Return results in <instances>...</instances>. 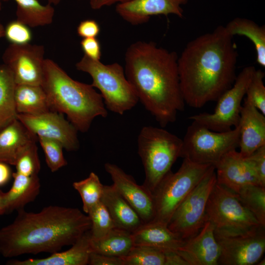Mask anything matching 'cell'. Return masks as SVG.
Returning <instances> with one entry per match:
<instances>
[{"instance_id": "obj_27", "label": "cell", "mask_w": 265, "mask_h": 265, "mask_svg": "<svg viewBox=\"0 0 265 265\" xmlns=\"http://www.w3.org/2000/svg\"><path fill=\"white\" fill-rule=\"evenodd\" d=\"M225 28L232 36L242 35L248 38L253 43L257 55V63L265 66V28L254 21L244 18H235L229 22Z\"/></svg>"}, {"instance_id": "obj_26", "label": "cell", "mask_w": 265, "mask_h": 265, "mask_svg": "<svg viewBox=\"0 0 265 265\" xmlns=\"http://www.w3.org/2000/svg\"><path fill=\"white\" fill-rule=\"evenodd\" d=\"M132 233L116 227L103 238L90 239L92 252L122 257L134 246Z\"/></svg>"}, {"instance_id": "obj_36", "label": "cell", "mask_w": 265, "mask_h": 265, "mask_svg": "<svg viewBox=\"0 0 265 265\" xmlns=\"http://www.w3.org/2000/svg\"><path fill=\"white\" fill-rule=\"evenodd\" d=\"M17 172L26 175H38L40 162L36 142L27 148L19 157L15 165Z\"/></svg>"}, {"instance_id": "obj_13", "label": "cell", "mask_w": 265, "mask_h": 265, "mask_svg": "<svg viewBox=\"0 0 265 265\" xmlns=\"http://www.w3.org/2000/svg\"><path fill=\"white\" fill-rule=\"evenodd\" d=\"M17 118L37 137L56 140L68 151L80 147L78 130L62 113L51 110L37 115L17 114Z\"/></svg>"}, {"instance_id": "obj_11", "label": "cell", "mask_w": 265, "mask_h": 265, "mask_svg": "<svg viewBox=\"0 0 265 265\" xmlns=\"http://www.w3.org/2000/svg\"><path fill=\"white\" fill-rule=\"evenodd\" d=\"M216 183L213 167L188 194L176 209L168 228L184 240L195 236L207 221L206 208L211 191Z\"/></svg>"}, {"instance_id": "obj_38", "label": "cell", "mask_w": 265, "mask_h": 265, "mask_svg": "<svg viewBox=\"0 0 265 265\" xmlns=\"http://www.w3.org/2000/svg\"><path fill=\"white\" fill-rule=\"evenodd\" d=\"M244 158L255 172L260 186L265 187V145Z\"/></svg>"}, {"instance_id": "obj_8", "label": "cell", "mask_w": 265, "mask_h": 265, "mask_svg": "<svg viewBox=\"0 0 265 265\" xmlns=\"http://www.w3.org/2000/svg\"><path fill=\"white\" fill-rule=\"evenodd\" d=\"M213 167L184 158L178 170L169 172L153 192L155 214L152 221L168 224L178 207Z\"/></svg>"}, {"instance_id": "obj_15", "label": "cell", "mask_w": 265, "mask_h": 265, "mask_svg": "<svg viewBox=\"0 0 265 265\" xmlns=\"http://www.w3.org/2000/svg\"><path fill=\"white\" fill-rule=\"evenodd\" d=\"M104 167L113 186L136 212L143 223L152 221L155 214L153 193L143 185H138L132 176L117 165L108 162Z\"/></svg>"}, {"instance_id": "obj_24", "label": "cell", "mask_w": 265, "mask_h": 265, "mask_svg": "<svg viewBox=\"0 0 265 265\" xmlns=\"http://www.w3.org/2000/svg\"><path fill=\"white\" fill-rule=\"evenodd\" d=\"M12 176L13 185L6 192L7 212L24 209L25 205L34 200L40 189L38 175L26 176L16 172Z\"/></svg>"}, {"instance_id": "obj_34", "label": "cell", "mask_w": 265, "mask_h": 265, "mask_svg": "<svg viewBox=\"0 0 265 265\" xmlns=\"http://www.w3.org/2000/svg\"><path fill=\"white\" fill-rule=\"evenodd\" d=\"M44 151L48 166L53 172L67 164L63 154L62 145L58 141L44 137H37Z\"/></svg>"}, {"instance_id": "obj_46", "label": "cell", "mask_w": 265, "mask_h": 265, "mask_svg": "<svg viewBox=\"0 0 265 265\" xmlns=\"http://www.w3.org/2000/svg\"><path fill=\"white\" fill-rule=\"evenodd\" d=\"M4 37V27L0 21V38Z\"/></svg>"}, {"instance_id": "obj_23", "label": "cell", "mask_w": 265, "mask_h": 265, "mask_svg": "<svg viewBox=\"0 0 265 265\" xmlns=\"http://www.w3.org/2000/svg\"><path fill=\"white\" fill-rule=\"evenodd\" d=\"M101 201L107 209L116 227L132 233L144 224L136 212L113 185H104Z\"/></svg>"}, {"instance_id": "obj_7", "label": "cell", "mask_w": 265, "mask_h": 265, "mask_svg": "<svg viewBox=\"0 0 265 265\" xmlns=\"http://www.w3.org/2000/svg\"><path fill=\"white\" fill-rule=\"evenodd\" d=\"M76 67L91 76V85L100 91L106 107L110 111L123 115L139 101L124 68L119 63L105 64L84 55Z\"/></svg>"}, {"instance_id": "obj_2", "label": "cell", "mask_w": 265, "mask_h": 265, "mask_svg": "<svg viewBox=\"0 0 265 265\" xmlns=\"http://www.w3.org/2000/svg\"><path fill=\"white\" fill-rule=\"evenodd\" d=\"M176 53L153 42L138 41L125 54V73L145 109L162 128L185 109Z\"/></svg>"}, {"instance_id": "obj_6", "label": "cell", "mask_w": 265, "mask_h": 265, "mask_svg": "<svg viewBox=\"0 0 265 265\" xmlns=\"http://www.w3.org/2000/svg\"><path fill=\"white\" fill-rule=\"evenodd\" d=\"M206 215L207 221L213 225L215 237L244 236L265 228L235 193L217 183L209 195Z\"/></svg>"}, {"instance_id": "obj_40", "label": "cell", "mask_w": 265, "mask_h": 265, "mask_svg": "<svg viewBox=\"0 0 265 265\" xmlns=\"http://www.w3.org/2000/svg\"><path fill=\"white\" fill-rule=\"evenodd\" d=\"M77 31L79 36L83 38H96L100 33V27L94 20H85L79 24Z\"/></svg>"}, {"instance_id": "obj_49", "label": "cell", "mask_w": 265, "mask_h": 265, "mask_svg": "<svg viewBox=\"0 0 265 265\" xmlns=\"http://www.w3.org/2000/svg\"><path fill=\"white\" fill-rule=\"evenodd\" d=\"M2 1H3V0H0V11H1L2 8Z\"/></svg>"}, {"instance_id": "obj_47", "label": "cell", "mask_w": 265, "mask_h": 265, "mask_svg": "<svg viewBox=\"0 0 265 265\" xmlns=\"http://www.w3.org/2000/svg\"><path fill=\"white\" fill-rule=\"evenodd\" d=\"M48 3L51 4L57 5L63 0H46Z\"/></svg>"}, {"instance_id": "obj_3", "label": "cell", "mask_w": 265, "mask_h": 265, "mask_svg": "<svg viewBox=\"0 0 265 265\" xmlns=\"http://www.w3.org/2000/svg\"><path fill=\"white\" fill-rule=\"evenodd\" d=\"M88 215L77 208L50 206L38 212L18 210L14 220L0 229V254L53 253L72 245L90 230Z\"/></svg>"}, {"instance_id": "obj_48", "label": "cell", "mask_w": 265, "mask_h": 265, "mask_svg": "<svg viewBox=\"0 0 265 265\" xmlns=\"http://www.w3.org/2000/svg\"><path fill=\"white\" fill-rule=\"evenodd\" d=\"M259 264H258V265H265V259L264 260H262L261 262L259 261V262L258 263Z\"/></svg>"}, {"instance_id": "obj_22", "label": "cell", "mask_w": 265, "mask_h": 265, "mask_svg": "<svg viewBox=\"0 0 265 265\" xmlns=\"http://www.w3.org/2000/svg\"><path fill=\"white\" fill-rule=\"evenodd\" d=\"M134 245H145L163 251H177L185 240L172 232L167 224L151 221L143 224L132 233Z\"/></svg>"}, {"instance_id": "obj_17", "label": "cell", "mask_w": 265, "mask_h": 265, "mask_svg": "<svg viewBox=\"0 0 265 265\" xmlns=\"http://www.w3.org/2000/svg\"><path fill=\"white\" fill-rule=\"evenodd\" d=\"M187 0H130L118 3L117 13L127 22L136 25L143 24L154 15L174 14L183 17L181 6Z\"/></svg>"}, {"instance_id": "obj_25", "label": "cell", "mask_w": 265, "mask_h": 265, "mask_svg": "<svg viewBox=\"0 0 265 265\" xmlns=\"http://www.w3.org/2000/svg\"><path fill=\"white\" fill-rule=\"evenodd\" d=\"M14 101L17 114L37 115L51 110L41 85L16 84Z\"/></svg>"}, {"instance_id": "obj_5", "label": "cell", "mask_w": 265, "mask_h": 265, "mask_svg": "<svg viewBox=\"0 0 265 265\" xmlns=\"http://www.w3.org/2000/svg\"><path fill=\"white\" fill-rule=\"evenodd\" d=\"M182 139L162 128L143 127L137 138L138 154L145 178L143 185L152 193L179 157Z\"/></svg>"}, {"instance_id": "obj_1", "label": "cell", "mask_w": 265, "mask_h": 265, "mask_svg": "<svg viewBox=\"0 0 265 265\" xmlns=\"http://www.w3.org/2000/svg\"><path fill=\"white\" fill-rule=\"evenodd\" d=\"M233 37L219 26L190 41L178 58L182 95L190 107L216 101L234 84L238 53Z\"/></svg>"}, {"instance_id": "obj_43", "label": "cell", "mask_w": 265, "mask_h": 265, "mask_svg": "<svg viewBox=\"0 0 265 265\" xmlns=\"http://www.w3.org/2000/svg\"><path fill=\"white\" fill-rule=\"evenodd\" d=\"M12 176L7 163L0 161V186L5 185Z\"/></svg>"}, {"instance_id": "obj_33", "label": "cell", "mask_w": 265, "mask_h": 265, "mask_svg": "<svg viewBox=\"0 0 265 265\" xmlns=\"http://www.w3.org/2000/svg\"><path fill=\"white\" fill-rule=\"evenodd\" d=\"M91 222L90 232L92 238L99 239L116 227L108 211L100 201L87 213Z\"/></svg>"}, {"instance_id": "obj_39", "label": "cell", "mask_w": 265, "mask_h": 265, "mask_svg": "<svg viewBox=\"0 0 265 265\" xmlns=\"http://www.w3.org/2000/svg\"><path fill=\"white\" fill-rule=\"evenodd\" d=\"M80 46L85 55L92 59L100 60L102 55L101 47L96 38H83Z\"/></svg>"}, {"instance_id": "obj_16", "label": "cell", "mask_w": 265, "mask_h": 265, "mask_svg": "<svg viewBox=\"0 0 265 265\" xmlns=\"http://www.w3.org/2000/svg\"><path fill=\"white\" fill-rule=\"evenodd\" d=\"M214 166L216 183L234 193L248 186H260L251 165L236 150L226 153Z\"/></svg>"}, {"instance_id": "obj_18", "label": "cell", "mask_w": 265, "mask_h": 265, "mask_svg": "<svg viewBox=\"0 0 265 265\" xmlns=\"http://www.w3.org/2000/svg\"><path fill=\"white\" fill-rule=\"evenodd\" d=\"M188 265H218L220 250L212 224L207 221L194 236L177 251Z\"/></svg>"}, {"instance_id": "obj_28", "label": "cell", "mask_w": 265, "mask_h": 265, "mask_svg": "<svg viewBox=\"0 0 265 265\" xmlns=\"http://www.w3.org/2000/svg\"><path fill=\"white\" fill-rule=\"evenodd\" d=\"M14 0L17 4L16 20L29 27L45 26L53 22L54 9L52 4L43 5L38 0Z\"/></svg>"}, {"instance_id": "obj_45", "label": "cell", "mask_w": 265, "mask_h": 265, "mask_svg": "<svg viewBox=\"0 0 265 265\" xmlns=\"http://www.w3.org/2000/svg\"><path fill=\"white\" fill-rule=\"evenodd\" d=\"M6 212V192L0 190V215Z\"/></svg>"}, {"instance_id": "obj_37", "label": "cell", "mask_w": 265, "mask_h": 265, "mask_svg": "<svg viewBox=\"0 0 265 265\" xmlns=\"http://www.w3.org/2000/svg\"><path fill=\"white\" fill-rule=\"evenodd\" d=\"M4 37L11 44L23 45L30 43L32 34L28 26L16 20L4 27Z\"/></svg>"}, {"instance_id": "obj_14", "label": "cell", "mask_w": 265, "mask_h": 265, "mask_svg": "<svg viewBox=\"0 0 265 265\" xmlns=\"http://www.w3.org/2000/svg\"><path fill=\"white\" fill-rule=\"evenodd\" d=\"M215 238L220 250L218 265L257 264L265 251V228L244 236Z\"/></svg>"}, {"instance_id": "obj_10", "label": "cell", "mask_w": 265, "mask_h": 265, "mask_svg": "<svg viewBox=\"0 0 265 265\" xmlns=\"http://www.w3.org/2000/svg\"><path fill=\"white\" fill-rule=\"evenodd\" d=\"M256 70L253 66L244 67L237 76L232 87L216 100L212 113L204 112L189 117L208 129L217 132L229 131L238 126L241 102Z\"/></svg>"}, {"instance_id": "obj_44", "label": "cell", "mask_w": 265, "mask_h": 265, "mask_svg": "<svg viewBox=\"0 0 265 265\" xmlns=\"http://www.w3.org/2000/svg\"><path fill=\"white\" fill-rule=\"evenodd\" d=\"M91 8L93 9H99L104 6L110 5L118 2H125L130 0H89Z\"/></svg>"}, {"instance_id": "obj_31", "label": "cell", "mask_w": 265, "mask_h": 265, "mask_svg": "<svg viewBox=\"0 0 265 265\" xmlns=\"http://www.w3.org/2000/svg\"><path fill=\"white\" fill-rule=\"evenodd\" d=\"M73 187L79 193L83 203V210L87 213L101 201L104 188L98 175L91 172L88 177L73 183Z\"/></svg>"}, {"instance_id": "obj_20", "label": "cell", "mask_w": 265, "mask_h": 265, "mask_svg": "<svg viewBox=\"0 0 265 265\" xmlns=\"http://www.w3.org/2000/svg\"><path fill=\"white\" fill-rule=\"evenodd\" d=\"M38 140L17 118L0 130V161L15 165L20 155Z\"/></svg>"}, {"instance_id": "obj_35", "label": "cell", "mask_w": 265, "mask_h": 265, "mask_svg": "<svg viewBox=\"0 0 265 265\" xmlns=\"http://www.w3.org/2000/svg\"><path fill=\"white\" fill-rule=\"evenodd\" d=\"M265 73L260 69L255 70L247 89L244 99L252 104L265 115V86L264 83Z\"/></svg>"}, {"instance_id": "obj_19", "label": "cell", "mask_w": 265, "mask_h": 265, "mask_svg": "<svg viewBox=\"0 0 265 265\" xmlns=\"http://www.w3.org/2000/svg\"><path fill=\"white\" fill-rule=\"evenodd\" d=\"M240 111L239 152L246 158L265 145V116L244 99Z\"/></svg>"}, {"instance_id": "obj_4", "label": "cell", "mask_w": 265, "mask_h": 265, "mask_svg": "<svg viewBox=\"0 0 265 265\" xmlns=\"http://www.w3.org/2000/svg\"><path fill=\"white\" fill-rule=\"evenodd\" d=\"M41 86L51 110L66 114L78 131L87 132L96 117L107 116L101 95L91 84L73 80L50 59H45Z\"/></svg>"}, {"instance_id": "obj_29", "label": "cell", "mask_w": 265, "mask_h": 265, "mask_svg": "<svg viewBox=\"0 0 265 265\" xmlns=\"http://www.w3.org/2000/svg\"><path fill=\"white\" fill-rule=\"evenodd\" d=\"M16 83L13 75L4 64L0 65V130L17 118L14 101Z\"/></svg>"}, {"instance_id": "obj_12", "label": "cell", "mask_w": 265, "mask_h": 265, "mask_svg": "<svg viewBox=\"0 0 265 265\" xmlns=\"http://www.w3.org/2000/svg\"><path fill=\"white\" fill-rule=\"evenodd\" d=\"M44 53L45 48L41 45L10 44L2 58L11 70L16 84L41 85Z\"/></svg>"}, {"instance_id": "obj_30", "label": "cell", "mask_w": 265, "mask_h": 265, "mask_svg": "<svg viewBox=\"0 0 265 265\" xmlns=\"http://www.w3.org/2000/svg\"><path fill=\"white\" fill-rule=\"evenodd\" d=\"M235 195L260 224L265 227V187L250 185L243 188Z\"/></svg>"}, {"instance_id": "obj_42", "label": "cell", "mask_w": 265, "mask_h": 265, "mask_svg": "<svg viewBox=\"0 0 265 265\" xmlns=\"http://www.w3.org/2000/svg\"><path fill=\"white\" fill-rule=\"evenodd\" d=\"M165 255L164 265H188L176 251H163Z\"/></svg>"}, {"instance_id": "obj_32", "label": "cell", "mask_w": 265, "mask_h": 265, "mask_svg": "<svg viewBox=\"0 0 265 265\" xmlns=\"http://www.w3.org/2000/svg\"><path fill=\"white\" fill-rule=\"evenodd\" d=\"M121 258L124 265H164L165 263L163 251L145 245H134Z\"/></svg>"}, {"instance_id": "obj_21", "label": "cell", "mask_w": 265, "mask_h": 265, "mask_svg": "<svg viewBox=\"0 0 265 265\" xmlns=\"http://www.w3.org/2000/svg\"><path fill=\"white\" fill-rule=\"evenodd\" d=\"M90 230L85 232L72 247L65 251H58L41 259L29 258L25 260H11L12 265H86L92 252Z\"/></svg>"}, {"instance_id": "obj_41", "label": "cell", "mask_w": 265, "mask_h": 265, "mask_svg": "<svg viewBox=\"0 0 265 265\" xmlns=\"http://www.w3.org/2000/svg\"><path fill=\"white\" fill-rule=\"evenodd\" d=\"M88 265H124L122 259L116 257L91 252Z\"/></svg>"}, {"instance_id": "obj_9", "label": "cell", "mask_w": 265, "mask_h": 265, "mask_svg": "<svg viewBox=\"0 0 265 265\" xmlns=\"http://www.w3.org/2000/svg\"><path fill=\"white\" fill-rule=\"evenodd\" d=\"M180 157L198 164L216 163L228 152L238 147V127L217 132L192 121L182 139Z\"/></svg>"}]
</instances>
